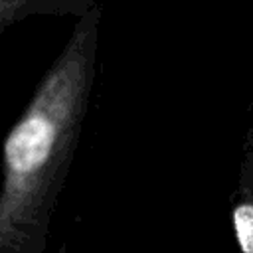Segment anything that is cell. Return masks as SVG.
Returning a JSON list of instances; mask_svg holds the SVG:
<instances>
[{
  "label": "cell",
  "mask_w": 253,
  "mask_h": 253,
  "mask_svg": "<svg viewBox=\"0 0 253 253\" xmlns=\"http://www.w3.org/2000/svg\"><path fill=\"white\" fill-rule=\"evenodd\" d=\"M233 221L243 253H253V206H239L233 213Z\"/></svg>",
  "instance_id": "3"
},
{
  "label": "cell",
  "mask_w": 253,
  "mask_h": 253,
  "mask_svg": "<svg viewBox=\"0 0 253 253\" xmlns=\"http://www.w3.org/2000/svg\"><path fill=\"white\" fill-rule=\"evenodd\" d=\"M101 6L77 18L2 146L0 253H43L97 75Z\"/></svg>",
  "instance_id": "1"
},
{
  "label": "cell",
  "mask_w": 253,
  "mask_h": 253,
  "mask_svg": "<svg viewBox=\"0 0 253 253\" xmlns=\"http://www.w3.org/2000/svg\"><path fill=\"white\" fill-rule=\"evenodd\" d=\"M6 26H10V22H8V14H6V4H4V0H0V34L4 32Z\"/></svg>",
  "instance_id": "4"
},
{
  "label": "cell",
  "mask_w": 253,
  "mask_h": 253,
  "mask_svg": "<svg viewBox=\"0 0 253 253\" xmlns=\"http://www.w3.org/2000/svg\"><path fill=\"white\" fill-rule=\"evenodd\" d=\"M8 22L16 24L30 16H75L81 18L97 6V0H4Z\"/></svg>",
  "instance_id": "2"
}]
</instances>
